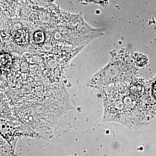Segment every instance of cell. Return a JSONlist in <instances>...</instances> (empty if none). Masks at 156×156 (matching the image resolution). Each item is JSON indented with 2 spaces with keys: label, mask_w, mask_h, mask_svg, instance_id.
Listing matches in <instances>:
<instances>
[{
  "label": "cell",
  "mask_w": 156,
  "mask_h": 156,
  "mask_svg": "<svg viewBox=\"0 0 156 156\" xmlns=\"http://www.w3.org/2000/svg\"><path fill=\"white\" fill-rule=\"evenodd\" d=\"M103 99V122H116L140 130L149 121V98L144 79L138 77L127 83L109 86L99 91Z\"/></svg>",
  "instance_id": "cell-1"
},
{
  "label": "cell",
  "mask_w": 156,
  "mask_h": 156,
  "mask_svg": "<svg viewBox=\"0 0 156 156\" xmlns=\"http://www.w3.org/2000/svg\"><path fill=\"white\" fill-rule=\"evenodd\" d=\"M29 34L25 30H19L15 33L14 39L17 44L19 45H26L28 44Z\"/></svg>",
  "instance_id": "cell-3"
},
{
  "label": "cell",
  "mask_w": 156,
  "mask_h": 156,
  "mask_svg": "<svg viewBox=\"0 0 156 156\" xmlns=\"http://www.w3.org/2000/svg\"><path fill=\"white\" fill-rule=\"evenodd\" d=\"M34 40L37 44L44 43L45 40L44 34L41 31L36 32L34 34Z\"/></svg>",
  "instance_id": "cell-4"
},
{
  "label": "cell",
  "mask_w": 156,
  "mask_h": 156,
  "mask_svg": "<svg viewBox=\"0 0 156 156\" xmlns=\"http://www.w3.org/2000/svg\"><path fill=\"white\" fill-rule=\"evenodd\" d=\"M110 59L89 82V86L100 91L109 86L127 83L138 77V65L136 54L122 48L111 53Z\"/></svg>",
  "instance_id": "cell-2"
},
{
  "label": "cell",
  "mask_w": 156,
  "mask_h": 156,
  "mask_svg": "<svg viewBox=\"0 0 156 156\" xmlns=\"http://www.w3.org/2000/svg\"><path fill=\"white\" fill-rule=\"evenodd\" d=\"M151 88L152 95L156 99V81L153 84Z\"/></svg>",
  "instance_id": "cell-5"
}]
</instances>
